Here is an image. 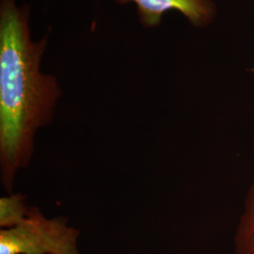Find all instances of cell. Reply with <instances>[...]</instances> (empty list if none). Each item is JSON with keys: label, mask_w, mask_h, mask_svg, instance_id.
<instances>
[{"label": "cell", "mask_w": 254, "mask_h": 254, "mask_svg": "<svg viewBox=\"0 0 254 254\" xmlns=\"http://www.w3.org/2000/svg\"><path fill=\"white\" fill-rule=\"evenodd\" d=\"M47 36L30 39L29 7L15 0L0 5V170L11 193L15 176L30 162L37 131L52 122L62 91L40 65Z\"/></svg>", "instance_id": "obj_1"}, {"label": "cell", "mask_w": 254, "mask_h": 254, "mask_svg": "<svg viewBox=\"0 0 254 254\" xmlns=\"http://www.w3.org/2000/svg\"><path fill=\"white\" fill-rule=\"evenodd\" d=\"M78 236L67 218H47L40 209L30 207L20 224L1 229L0 254H80Z\"/></svg>", "instance_id": "obj_2"}, {"label": "cell", "mask_w": 254, "mask_h": 254, "mask_svg": "<svg viewBox=\"0 0 254 254\" xmlns=\"http://www.w3.org/2000/svg\"><path fill=\"white\" fill-rule=\"evenodd\" d=\"M118 4L134 2L140 24L154 27L161 24L169 10H178L194 27H208L217 16V5L212 0H115Z\"/></svg>", "instance_id": "obj_3"}, {"label": "cell", "mask_w": 254, "mask_h": 254, "mask_svg": "<svg viewBox=\"0 0 254 254\" xmlns=\"http://www.w3.org/2000/svg\"><path fill=\"white\" fill-rule=\"evenodd\" d=\"M235 254H254V180L247 191L234 236Z\"/></svg>", "instance_id": "obj_4"}, {"label": "cell", "mask_w": 254, "mask_h": 254, "mask_svg": "<svg viewBox=\"0 0 254 254\" xmlns=\"http://www.w3.org/2000/svg\"><path fill=\"white\" fill-rule=\"evenodd\" d=\"M27 197L20 193H10L0 199V227H15L27 218L30 207L26 203Z\"/></svg>", "instance_id": "obj_5"}]
</instances>
